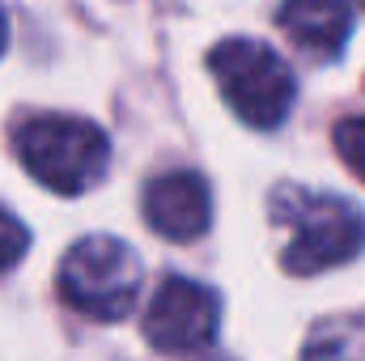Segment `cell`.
Returning <instances> with one entry per match:
<instances>
[{
    "instance_id": "obj_4",
    "label": "cell",
    "mask_w": 365,
    "mask_h": 361,
    "mask_svg": "<svg viewBox=\"0 0 365 361\" xmlns=\"http://www.w3.org/2000/svg\"><path fill=\"white\" fill-rule=\"evenodd\" d=\"M140 293V260L128 243L110 234H90L60 260V298L86 319L115 323L132 315Z\"/></svg>"
},
{
    "instance_id": "obj_11",
    "label": "cell",
    "mask_w": 365,
    "mask_h": 361,
    "mask_svg": "<svg viewBox=\"0 0 365 361\" xmlns=\"http://www.w3.org/2000/svg\"><path fill=\"white\" fill-rule=\"evenodd\" d=\"M4 39H9V21H4V9H0V51H4Z\"/></svg>"
},
{
    "instance_id": "obj_12",
    "label": "cell",
    "mask_w": 365,
    "mask_h": 361,
    "mask_svg": "<svg viewBox=\"0 0 365 361\" xmlns=\"http://www.w3.org/2000/svg\"><path fill=\"white\" fill-rule=\"evenodd\" d=\"M357 4H365V0H357Z\"/></svg>"
},
{
    "instance_id": "obj_5",
    "label": "cell",
    "mask_w": 365,
    "mask_h": 361,
    "mask_svg": "<svg viewBox=\"0 0 365 361\" xmlns=\"http://www.w3.org/2000/svg\"><path fill=\"white\" fill-rule=\"evenodd\" d=\"M145 340L158 353H191L212 345L221 327V298L217 289L191 280V276H166L145 306Z\"/></svg>"
},
{
    "instance_id": "obj_7",
    "label": "cell",
    "mask_w": 365,
    "mask_h": 361,
    "mask_svg": "<svg viewBox=\"0 0 365 361\" xmlns=\"http://www.w3.org/2000/svg\"><path fill=\"white\" fill-rule=\"evenodd\" d=\"M284 39L319 60L340 56V47L353 34V9L349 0H284L276 13Z\"/></svg>"
},
{
    "instance_id": "obj_10",
    "label": "cell",
    "mask_w": 365,
    "mask_h": 361,
    "mask_svg": "<svg viewBox=\"0 0 365 361\" xmlns=\"http://www.w3.org/2000/svg\"><path fill=\"white\" fill-rule=\"evenodd\" d=\"M26 247H30V234H26V225L9 213V208H0V272L13 268L21 255H26Z\"/></svg>"
},
{
    "instance_id": "obj_1",
    "label": "cell",
    "mask_w": 365,
    "mask_h": 361,
    "mask_svg": "<svg viewBox=\"0 0 365 361\" xmlns=\"http://www.w3.org/2000/svg\"><path fill=\"white\" fill-rule=\"evenodd\" d=\"M272 217L289 230L280 264L293 276H319L353 264L365 251V213L344 195L280 187L272 195Z\"/></svg>"
},
{
    "instance_id": "obj_3",
    "label": "cell",
    "mask_w": 365,
    "mask_h": 361,
    "mask_svg": "<svg viewBox=\"0 0 365 361\" xmlns=\"http://www.w3.org/2000/svg\"><path fill=\"white\" fill-rule=\"evenodd\" d=\"M208 73L225 106L247 123V128H280L293 111L297 81L293 68L276 56L268 43L255 39H225L208 51Z\"/></svg>"
},
{
    "instance_id": "obj_2",
    "label": "cell",
    "mask_w": 365,
    "mask_h": 361,
    "mask_svg": "<svg viewBox=\"0 0 365 361\" xmlns=\"http://www.w3.org/2000/svg\"><path fill=\"white\" fill-rule=\"evenodd\" d=\"M17 162L56 195H81L106 175L110 141L106 132L77 115H34L13 132Z\"/></svg>"
},
{
    "instance_id": "obj_6",
    "label": "cell",
    "mask_w": 365,
    "mask_h": 361,
    "mask_svg": "<svg viewBox=\"0 0 365 361\" xmlns=\"http://www.w3.org/2000/svg\"><path fill=\"white\" fill-rule=\"evenodd\" d=\"M145 221L153 234L170 243H191L208 230L212 221V191L195 171H166L145 187Z\"/></svg>"
},
{
    "instance_id": "obj_8",
    "label": "cell",
    "mask_w": 365,
    "mask_h": 361,
    "mask_svg": "<svg viewBox=\"0 0 365 361\" xmlns=\"http://www.w3.org/2000/svg\"><path fill=\"white\" fill-rule=\"evenodd\" d=\"M302 361H365V319H327L310 332Z\"/></svg>"
},
{
    "instance_id": "obj_9",
    "label": "cell",
    "mask_w": 365,
    "mask_h": 361,
    "mask_svg": "<svg viewBox=\"0 0 365 361\" xmlns=\"http://www.w3.org/2000/svg\"><path fill=\"white\" fill-rule=\"evenodd\" d=\"M331 141H336V153L344 158V166L365 183V115L340 119L336 132H331Z\"/></svg>"
}]
</instances>
